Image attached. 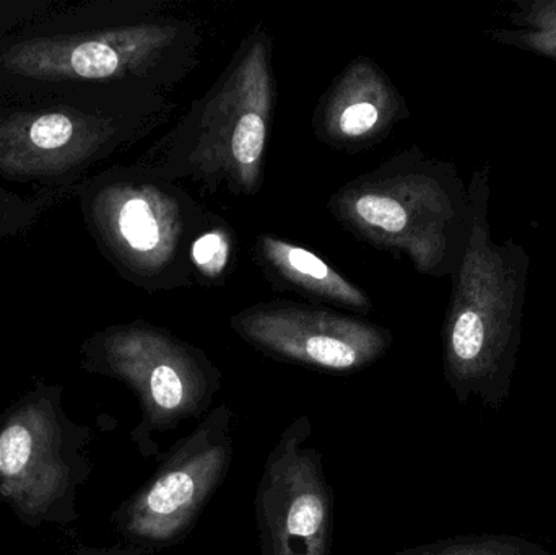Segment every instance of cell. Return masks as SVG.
<instances>
[{"mask_svg":"<svg viewBox=\"0 0 556 555\" xmlns=\"http://www.w3.org/2000/svg\"><path fill=\"white\" fill-rule=\"evenodd\" d=\"M68 469L46 401L16 413L0 432V492L29 517L46 514L64 494Z\"/></svg>","mask_w":556,"mask_h":555,"instance_id":"8fae6325","label":"cell"},{"mask_svg":"<svg viewBox=\"0 0 556 555\" xmlns=\"http://www.w3.org/2000/svg\"><path fill=\"white\" fill-rule=\"evenodd\" d=\"M54 5H58V2H52V0H48V2H42V0H36V2H0V38L25 25L35 16L48 12Z\"/></svg>","mask_w":556,"mask_h":555,"instance_id":"ac0fdd59","label":"cell"},{"mask_svg":"<svg viewBox=\"0 0 556 555\" xmlns=\"http://www.w3.org/2000/svg\"><path fill=\"white\" fill-rule=\"evenodd\" d=\"M54 7L0 38V93L142 98L143 85L188 49L185 23L143 20L111 3Z\"/></svg>","mask_w":556,"mask_h":555,"instance_id":"6da1fadb","label":"cell"},{"mask_svg":"<svg viewBox=\"0 0 556 555\" xmlns=\"http://www.w3.org/2000/svg\"><path fill=\"white\" fill-rule=\"evenodd\" d=\"M467 192L470 234L444 319V378L460 404L476 396L500 411L518 365L532 261L515 238L493 240L489 165L473 172Z\"/></svg>","mask_w":556,"mask_h":555,"instance_id":"7a4b0ae2","label":"cell"},{"mask_svg":"<svg viewBox=\"0 0 556 555\" xmlns=\"http://www.w3.org/2000/svg\"><path fill=\"white\" fill-rule=\"evenodd\" d=\"M152 176L149 169L113 168L68 189L104 256L146 289L166 286L176 274L189 231L181 195Z\"/></svg>","mask_w":556,"mask_h":555,"instance_id":"8992f818","label":"cell"},{"mask_svg":"<svg viewBox=\"0 0 556 555\" xmlns=\"http://www.w3.org/2000/svg\"><path fill=\"white\" fill-rule=\"evenodd\" d=\"M261 555H330L336 502L309 416L285 427L254 499Z\"/></svg>","mask_w":556,"mask_h":555,"instance_id":"9c48e42d","label":"cell"},{"mask_svg":"<svg viewBox=\"0 0 556 555\" xmlns=\"http://www.w3.org/2000/svg\"><path fill=\"white\" fill-rule=\"evenodd\" d=\"M405 114L404 100L384 71L371 59L358 58L324 94L314 127L330 146L359 149L384 136Z\"/></svg>","mask_w":556,"mask_h":555,"instance_id":"7c38bea8","label":"cell"},{"mask_svg":"<svg viewBox=\"0 0 556 555\" xmlns=\"http://www.w3.org/2000/svg\"><path fill=\"white\" fill-rule=\"evenodd\" d=\"M392 555H556L538 541L516 534H466L418 544Z\"/></svg>","mask_w":556,"mask_h":555,"instance_id":"9a60e30c","label":"cell"},{"mask_svg":"<svg viewBox=\"0 0 556 555\" xmlns=\"http://www.w3.org/2000/svg\"><path fill=\"white\" fill-rule=\"evenodd\" d=\"M41 209V202L0 189V238L15 237L31 227L38 220Z\"/></svg>","mask_w":556,"mask_h":555,"instance_id":"e0dca14e","label":"cell"},{"mask_svg":"<svg viewBox=\"0 0 556 555\" xmlns=\"http://www.w3.org/2000/svg\"><path fill=\"white\" fill-rule=\"evenodd\" d=\"M270 41L244 42L195 116L179 127V172L201 181H227L233 192L256 194L273 117Z\"/></svg>","mask_w":556,"mask_h":555,"instance_id":"5b68a950","label":"cell"},{"mask_svg":"<svg viewBox=\"0 0 556 555\" xmlns=\"http://www.w3.org/2000/svg\"><path fill=\"white\" fill-rule=\"evenodd\" d=\"M101 370L132 388L142 422L137 442L146 456L159 453L156 436L207 416L222 387V371L204 351L146 323L116 326L98 336Z\"/></svg>","mask_w":556,"mask_h":555,"instance_id":"52a82bcc","label":"cell"},{"mask_svg":"<svg viewBox=\"0 0 556 555\" xmlns=\"http://www.w3.org/2000/svg\"><path fill=\"white\" fill-rule=\"evenodd\" d=\"M260 250L278 277L317 299L352 310H369L365 293L306 248L263 235Z\"/></svg>","mask_w":556,"mask_h":555,"instance_id":"4fadbf2b","label":"cell"},{"mask_svg":"<svg viewBox=\"0 0 556 555\" xmlns=\"http://www.w3.org/2000/svg\"><path fill=\"white\" fill-rule=\"evenodd\" d=\"M332 211L350 231L404 253L427 276H453L469 241V192L459 172L418 149L340 189Z\"/></svg>","mask_w":556,"mask_h":555,"instance_id":"3957f363","label":"cell"},{"mask_svg":"<svg viewBox=\"0 0 556 555\" xmlns=\"http://www.w3.org/2000/svg\"><path fill=\"white\" fill-rule=\"evenodd\" d=\"M235 413L218 404L160 459L150 481L124 505L119 528L147 551L188 540L233 462Z\"/></svg>","mask_w":556,"mask_h":555,"instance_id":"ba28073f","label":"cell"},{"mask_svg":"<svg viewBox=\"0 0 556 555\" xmlns=\"http://www.w3.org/2000/svg\"><path fill=\"white\" fill-rule=\"evenodd\" d=\"M231 256L230 235L225 228H212L199 235L191 244L192 264L208 279L220 277Z\"/></svg>","mask_w":556,"mask_h":555,"instance_id":"2e32d148","label":"cell"},{"mask_svg":"<svg viewBox=\"0 0 556 555\" xmlns=\"http://www.w3.org/2000/svg\"><path fill=\"white\" fill-rule=\"evenodd\" d=\"M140 98L124 94L0 93V176L71 189L140 129Z\"/></svg>","mask_w":556,"mask_h":555,"instance_id":"277c9868","label":"cell"},{"mask_svg":"<svg viewBox=\"0 0 556 555\" xmlns=\"http://www.w3.org/2000/svg\"><path fill=\"white\" fill-rule=\"evenodd\" d=\"M231 328L276 361L323 374H358L384 357L392 345L388 329L311 306L270 303L244 310Z\"/></svg>","mask_w":556,"mask_h":555,"instance_id":"30bf717a","label":"cell"},{"mask_svg":"<svg viewBox=\"0 0 556 555\" xmlns=\"http://www.w3.org/2000/svg\"><path fill=\"white\" fill-rule=\"evenodd\" d=\"M509 28L485 31L490 41L556 62V0H513Z\"/></svg>","mask_w":556,"mask_h":555,"instance_id":"5bb4252c","label":"cell"}]
</instances>
